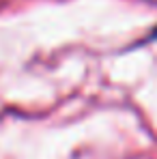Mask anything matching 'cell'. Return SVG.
<instances>
[{
	"mask_svg": "<svg viewBox=\"0 0 157 159\" xmlns=\"http://www.w3.org/2000/svg\"><path fill=\"white\" fill-rule=\"evenodd\" d=\"M155 34H157V30H155Z\"/></svg>",
	"mask_w": 157,
	"mask_h": 159,
	"instance_id": "obj_1",
	"label": "cell"
}]
</instances>
